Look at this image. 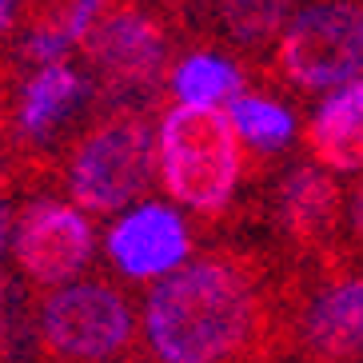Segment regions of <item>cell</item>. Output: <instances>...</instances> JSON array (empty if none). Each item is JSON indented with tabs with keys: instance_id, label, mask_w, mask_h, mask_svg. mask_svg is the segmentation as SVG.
<instances>
[{
	"instance_id": "obj_9",
	"label": "cell",
	"mask_w": 363,
	"mask_h": 363,
	"mask_svg": "<svg viewBox=\"0 0 363 363\" xmlns=\"http://www.w3.org/2000/svg\"><path fill=\"white\" fill-rule=\"evenodd\" d=\"M92 224L80 208L60 200H36L16 224V267L33 288H60L92 259Z\"/></svg>"
},
{
	"instance_id": "obj_5",
	"label": "cell",
	"mask_w": 363,
	"mask_h": 363,
	"mask_svg": "<svg viewBox=\"0 0 363 363\" xmlns=\"http://www.w3.org/2000/svg\"><path fill=\"white\" fill-rule=\"evenodd\" d=\"M132 335L128 296L104 279L68 284L40 308V352L48 363H108L128 352Z\"/></svg>"
},
{
	"instance_id": "obj_12",
	"label": "cell",
	"mask_w": 363,
	"mask_h": 363,
	"mask_svg": "<svg viewBox=\"0 0 363 363\" xmlns=\"http://www.w3.org/2000/svg\"><path fill=\"white\" fill-rule=\"evenodd\" d=\"M84 88H88V80L76 72L72 65H65V60L40 65L21 88V104H16L21 136L48 140L68 116H72V108L84 100Z\"/></svg>"
},
{
	"instance_id": "obj_18",
	"label": "cell",
	"mask_w": 363,
	"mask_h": 363,
	"mask_svg": "<svg viewBox=\"0 0 363 363\" xmlns=\"http://www.w3.org/2000/svg\"><path fill=\"white\" fill-rule=\"evenodd\" d=\"M12 16H16V0H0V36L12 28Z\"/></svg>"
},
{
	"instance_id": "obj_2",
	"label": "cell",
	"mask_w": 363,
	"mask_h": 363,
	"mask_svg": "<svg viewBox=\"0 0 363 363\" xmlns=\"http://www.w3.org/2000/svg\"><path fill=\"white\" fill-rule=\"evenodd\" d=\"M156 168L172 200L212 220L232 208L244 176V156L220 108L172 104L156 136Z\"/></svg>"
},
{
	"instance_id": "obj_10",
	"label": "cell",
	"mask_w": 363,
	"mask_h": 363,
	"mask_svg": "<svg viewBox=\"0 0 363 363\" xmlns=\"http://www.w3.org/2000/svg\"><path fill=\"white\" fill-rule=\"evenodd\" d=\"M104 252L128 279H164L188 264L192 232L168 203H140L112 224V232L104 235Z\"/></svg>"
},
{
	"instance_id": "obj_7",
	"label": "cell",
	"mask_w": 363,
	"mask_h": 363,
	"mask_svg": "<svg viewBox=\"0 0 363 363\" xmlns=\"http://www.w3.org/2000/svg\"><path fill=\"white\" fill-rule=\"evenodd\" d=\"M80 48L88 52L104 92H112L116 100L144 104L168 76V24L132 0H116Z\"/></svg>"
},
{
	"instance_id": "obj_15",
	"label": "cell",
	"mask_w": 363,
	"mask_h": 363,
	"mask_svg": "<svg viewBox=\"0 0 363 363\" xmlns=\"http://www.w3.org/2000/svg\"><path fill=\"white\" fill-rule=\"evenodd\" d=\"M228 124H232L235 140L252 144L256 152H279L288 148L296 136V116L272 96H252L240 92L235 100H228Z\"/></svg>"
},
{
	"instance_id": "obj_16",
	"label": "cell",
	"mask_w": 363,
	"mask_h": 363,
	"mask_svg": "<svg viewBox=\"0 0 363 363\" xmlns=\"http://www.w3.org/2000/svg\"><path fill=\"white\" fill-rule=\"evenodd\" d=\"M343 252L352 264L363 267V176L343 196Z\"/></svg>"
},
{
	"instance_id": "obj_17",
	"label": "cell",
	"mask_w": 363,
	"mask_h": 363,
	"mask_svg": "<svg viewBox=\"0 0 363 363\" xmlns=\"http://www.w3.org/2000/svg\"><path fill=\"white\" fill-rule=\"evenodd\" d=\"M9 235H12V208L4 200V192H0V252H4V240Z\"/></svg>"
},
{
	"instance_id": "obj_3",
	"label": "cell",
	"mask_w": 363,
	"mask_h": 363,
	"mask_svg": "<svg viewBox=\"0 0 363 363\" xmlns=\"http://www.w3.org/2000/svg\"><path fill=\"white\" fill-rule=\"evenodd\" d=\"M156 172L148 112H116L88 128L68 156V196L80 212L112 216L144 196Z\"/></svg>"
},
{
	"instance_id": "obj_1",
	"label": "cell",
	"mask_w": 363,
	"mask_h": 363,
	"mask_svg": "<svg viewBox=\"0 0 363 363\" xmlns=\"http://www.w3.org/2000/svg\"><path fill=\"white\" fill-rule=\"evenodd\" d=\"M299 264L212 247L164 276L144 299L148 363H276L291 352Z\"/></svg>"
},
{
	"instance_id": "obj_19",
	"label": "cell",
	"mask_w": 363,
	"mask_h": 363,
	"mask_svg": "<svg viewBox=\"0 0 363 363\" xmlns=\"http://www.w3.org/2000/svg\"><path fill=\"white\" fill-rule=\"evenodd\" d=\"M0 311H4V279H0Z\"/></svg>"
},
{
	"instance_id": "obj_13",
	"label": "cell",
	"mask_w": 363,
	"mask_h": 363,
	"mask_svg": "<svg viewBox=\"0 0 363 363\" xmlns=\"http://www.w3.org/2000/svg\"><path fill=\"white\" fill-rule=\"evenodd\" d=\"M296 9L299 0H212V24L228 44L244 52H259L272 40H279Z\"/></svg>"
},
{
	"instance_id": "obj_8",
	"label": "cell",
	"mask_w": 363,
	"mask_h": 363,
	"mask_svg": "<svg viewBox=\"0 0 363 363\" xmlns=\"http://www.w3.org/2000/svg\"><path fill=\"white\" fill-rule=\"evenodd\" d=\"M276 232L299 267L343 264V184L320 164H296L279 176L272 196Z\"/></svg>"
},
{
	"instance_id": "obj_6",
	"label": "cell",
	"mask_w": 363,
	"mask_h": 363,
	"mask_svg": "<svg viewBox=\"0 0 363 363\" xmlns=\"http://www.w3.org/2000/svg\"><path fill=\"white\" fill-rule=\"evenodd\" d=\"M291 347L303 363H363V267H299Z\"/></svg>"
},
{
	"instance_id": "obj_14",
	"label": "cell",
	"mask_w": 363,
	"mask_h": 363,
	"mask_svg": "<svg viewBox=\"0 0 363 363\" xmlns=\"http://www.w3.org/2000/svg\"><path fill=\"white\" fill-rule=\"evenodd\" d=\"M244 68L216 52H192L180 65L168 68V88L180 104L192 108H220L244 92Z\"/></svg>"
},
{
	"instance_id": "obj_4",
	"label": "cell",
	"mask_w": 363,
	"mask_h": 363,
	"mask_svg": "<svg viewBox=\"0 0 363 363\" xmlns=\"http://www.w3.org/2000/svg\"><path fill=\"white\" fill-rule=\"evenodd\" d=\"M279 84L296 92H335L363 76V0H311L276 44Z\"/></svg>"
},
{
	"instance_id": "obj_11",
	"label": "cell",
	"mask_w": 363,
	"mask_h": 363,
	"mask_svg": "<svg viewBox=\"0 0 363 363\" xmlns=\"http://www.w3.org/2000/svg\"><path fill=\"white\" fill-rule=\"evenodd\" d=\"M308 148L323 172H363V76L328 92L308 120Z\"/></svg>"
}]
</instances>
